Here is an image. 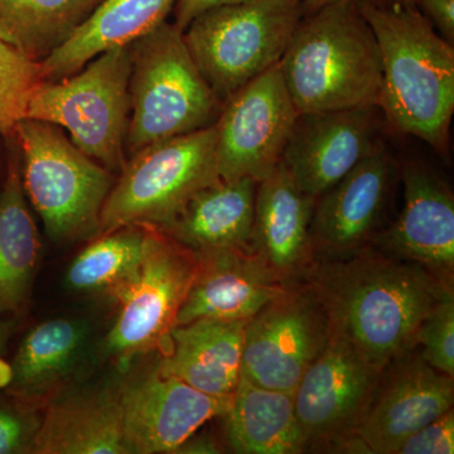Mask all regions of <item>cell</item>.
Returning a JSON list of instances; mask_svg holds the SVG:
<instances>
[{"label":"cell","instance_id":"cell-1","mask_svg":"<svg viewBox=\"0 0 454 454\" xmlns=\"http://www.w3.org/2000/svg\"><path fill=\"white\" fill-rule=\"evenodd\" d=\"M304 279L324 301L331 331L376 369L417 348L424 317L453 293V282L375 245L316 262Z\"/></svg>","mask_w":454,"mask_h":454},{"label":"cell","instance_id":"cell-2","mask_svg":"<svg viewBox=\"0 0 454 454\" xmlns=\"http://www.w3.org/2000/svg\"><path fill=\"white\" fill-rule=\"evenodd\" d=\"M380 50V107L387 129L423 140L450 157L454 114V44L413 0L389 8L358 2Z\"/></svg>","mask_w":454,"mask_h":454},{"label":"cell","instance_id":"cell-3","mask_svg":"<svg viewBox=\"0 0 454 454\" xmlns=\"http://www.w3.org/2000/svg\"><path fill=\"white\" fill-rule=\"evenodd\" d=\"M279 68L298 113L380 104V50L357 2L304 14Z\"/></svg>","mask_w":454,"mask_h":454},{"label":"cell","instance_id":"cell-4","mask_svg":"<svg viewBox=\"0 0 454 454\" xmlns=\"http://www.w3.org/2000/svg\"><path fill=\"white\" fill-rule=\"evenodd\" d=\"M130 46V121L127 155L216 124L223 103L200 73L173 22L160 23Z\"/></svg>","mask_w":454,"mask_h":454},{"label":"cell","instance_id":"cell-5","mask_svg":"<svg viewBox=\"0 0 454 454\" xmlns=\"http://www.w3.org/2000/svg\"><path fill=\"white\" fill-rule=\"evenodd\" d=\"M23 188L57 243L98 236L116 175L80 151L61 128L25 119L14 128Z\"/></svg>","mask_w":454,"mask_h":454},{"label":"cell","instance_id":"cell-6","mask_svg":"<svg viewBox=\"0 0 454 454\" xmlns=\"http://www.w3.org/2000/svg\"><path fill=\"white\" fill-rule=\"evenodd\" d=\"M130 68L129 44L104 51L77 73L38 83L26 119L65 129L80 151L118 176L128 160Z\"/></svg>","mask_w":454,"mask_h":454},{"label":"cell","instance_id":"cell-7","mask_svg":"<svg viewBox=\"0 0 454 454\" xmlns=\"http://www.w3.org/2000/svg\"><path fill=\"white\" fill-rule=\"evenodd\" d=\"M220 179L215 125L145 146L116 176L98 235L129 225L163 229L197 192Z\"/></svg>","mask_w":454,"mask_h":454},{"label":"cell","instance_id":"cell-8","mask_svg":"<svg viewBox=\"0 0 454 454\" xmlns=\"http://www.w3.org/2000/svg\"><path fill=\"white\" fill-rule=\"evenodd\" d=\"M303 16V0L219 5L191 20L184 41L200 73L225 104L247 82L279 64Z\"/></svg>","mask_w":454,"mask_h":454},{"label":"cell","instance_id":"cell-9","mask_svg":"<svg viewBox=\"0 0 454 454\" xmlns=\"http://www.w3.org/2000/svg\"><path fill=\"white\" fill-rule=\"evenodd\" d=\"M381 372L348 340L331 331L324 351L294 391L306 452H364L356 430L375 396Z\"/></svg>","mask_w":454,"mask_h":454},{"label":"cell","instance_id":"cell-10","mask_svg":"<svg viewBox=\"0 0 454 454\" xmlns=\"http://www.w3.org/2000/svg\"><path fill=\"white\" fill-rule=\"evenodd\" d=\"M197 269V254L154 227L139 268L113 292L119 310L104 342L106 354L127 361L163 348Z\"/></svg>","mask_w":454,"mask_h":454},{"label":"cell","instance_id":"cell-11","mask_svg":"<svg viewBox=\"0 0 454 454\" xmlns=\"http://www.w3.org/2000/svg\"><path fill=\"white\" fill-rule=\"evenodd\" d=\"M330 337V317L315 286L291 282L247 322L241 373L260 387L294 394Z\"/></svg>","mask_w":454,"mask_h":454},{"label":"cell","instance_id":"cell-12","mask_svg":"<svg viewBox=\"0 0 454 454\" xmlns=\"http://www.w3.org/2000/svg\"><path fill=\"white\" fill-rule=\"evenodd\" d=\"M298 114L279 64L236 91L215 124L220 178H267L282 163Z\"/></svg>","mask_w":454,"mask_h":454},{"label":"cell","instance_id":"cell-13","mask_svg":"<svg viewBox=\"0 0 454 454\" xmlns=\"http://www.w3.org/2000/svg\"><path fill=\"white\" fill-rule=\"evenodd\" d=\"M114 390L129 454L177 452L208 420L225 414L231 397L195 389L167 372L160 357L122 376Z\"/></svg>","mask_w":454,"mask_h":454},{"label":"cell","instance_id":"cell-14","mask_svg":"<svg viewBox=\"0 0 454 454\" xmlns=\"http://www.w3.org/2000/svg\"><path fill=\"white\" fill-rule=\"evenodd\" d=\"M399 181V160L387 146L317 197L309 227L315 262L342 258L372 245L389 225Z\"/></svg>","mask_w":454,"mask_h":454},{"label":"cell","instance_id":"cell-15","mask_svg":"<svg viewBox=\"0 0 454 454\" xmlns=\"http://www.w3.org/2000/svg\"><path fill=\"white\" fill-rule=\"evenodd\" d=\"M387 125L379 106L300 113L282 164L307 195L318 197L358 163L387 148Z\"/></svg>","mask_w":454,"mask_h":454},{"label":"cell","instance_id":"cell-16","mask_svg":"<svg viewBox=\"0 0 454 454\" xmlns=\"http://www.w3.org/2000/svg\"><path fill=\"white\" fill-rule=\"evenodd\" d=\"M453 403L454 378L430 366L414 348L382 370L356 437L369 453L395 454L408 435L453 409Z\"/></svg>","mask_w":454,"mask_h":454},{"label":"cell","instance_id":"cell-17","mask_svg":"<svg viewBox=\"0 0 454 454\" xmlns=\"http://www.w3.org/2000/svg\"><path fill=\"white\" fill-rule=\"evenodd\" d=\"M400 164L402 211L372 245L453 282L454 196L437 172L418 160Z\"/></svg>","mask_w":454,"mask_h":454},{"label":"cell","instance_id":"cell-18","mask_svg":"<svg viewBox=\"0 0 454 454\" xmlns=\"http://www.w3.org/2000/svg\"><path fill=\"white\" fill-rule=\"evenodd\" d=\"M199 269L177 316V325L197 319L249 321L286 291V282L249 249L199 254Z\"/></svg>","mask_w":454,"mask_h":454},{"label":"cell","instance_id":"cell-19","mask_svg":"<svg viewBox=\"0 0 454 454\" xmlns=\"http://www.w3.org/2000/svg\"><path fill=\"white\" fill-rule=\"evenodd\" d=\"M316 197L295 184L282 163L258 182L250 252L286 282L301 280L315 264L309 227Z\"/></svg>","mask_w":454,"mask_h":454},{"label":"cell","instance_id":"cell-20","mask_svg":"<svg viewBox=\"0 0 454 454\" xmlns=\"http://www.w3.org/2000/svg\"><path fill=\"white\" fill-rule=\"evenodd\" d=\"M31 453L129 454L114 387H74L51 400Z\"/></svg>","mask_w":454,"mask_h":454},{"label":"cell","instance_id":"cell-21","mask_svg":"<svg viewBox=\"0 0 454 454\" xmlns=\"http://www.w3.org/2000/svg\"><path fill=\"white\" fill-rule=\"evenodd\" d=\"M247 322L205 318L176 325L160 364L202 393L230 397L240 380Z\"/></svg>","mask_w":454,"mask_h":454},{"label":"cell","instance_id":"cell-22","mask_svg":"<svg viewBox=\"0 0 454 454\" xmlns=\"http://www.w3.org/2000/svg\"><path fill=\"white\" fill-rule=\"evenodd\" d=\"M258 182L252 178L203 188L168 225L160 229L199 255L221 249H249Z\"/></svg>","mask_w":454,"mask_h":454},{"label":"cell","instance_id":"cell-23","mask_svg":"<svg viewBox=\"0 0 454 454\" xmlns=\"http://www.w3.org/2000/svg\"><path fill=\"white\" fill-rule=\"evenodd\" d=\"M178 0H104L64 44L42 59L43 82H57L82 70L113 47L127 46L166 22Z\"/></svg>","mask_w":454,"mask_h":454},{"label":"cell","instance_id":"cell-24","mask_svg":"<svg viewBox=\"0 0 454 454\" xmlns=\"http://www.w3.org/2000/svg\"><path fill=\"white\" fill-rule=\"evenodd\" d=\"M7 173L0 191V315L17 312L31 294L41 255L20 169V149L14 131L5 134Z\"/></svg>","mask_w":454,"mask_h":454},{"label":"cell","instance_id":"cell-25","mask_svg":"<svg viewBox=\"0 0 454 454\" xmlns=\"http://www.w3.org/2000/svg\"><path fill=\"white\" fill-rule=\"evenodd\" d=\"M223 418L226 443L232 452L306 453L293 393L260 387L241 373Z\"/></svg>","mask_w":454,"mask_h":454},{"label":"cell","instance_id":"cell-26","mask_svg":"<svg viewBox=\"0 0 454 454\" xmlns=\"http://www.w3.org/2000/svg\"><path fill=\"white\" fill-rule=\"evenodd\" d=\"M89 339V325L79 319L53 318L35 325L12 363L9 391L31 402L49 395L76 372Z\"/></svg>","mask_w":454,"mask_h":454},{"label":"cell","instance_id":"cell-27","mask_svg":"<svg viewBox=\"0 0 454 454\" xmlns=\"http://www.w3.org/2000/svg\"><path fill=\"white\" fill-rule=\"evenodd\" d=\"M104 0H0V37L42 61L64 44Z\"/></svg>","mask_w":454,"mask_h":454},{"label":"cell","instance_id":"cell-28","mask_svg":"<svg viewBox=\"0 0 454 454\" xmlns=\"http://www.w3.org/2000/svg\"><path fill=\"white\" fill-rule=\"evenodd\" d=\"M153 231V226L129 225L97 236L68 268V288L80 293H113L136 273Z\"/></svg>","mask_w":454,"mask_h":454},{"label":"cell","instance_id":"cell-29","mask_svg":"<svg viewBox=\"0 0 454 454\" xmlns=\"http://www.w3.org/2000/svg\"><path fill=\"white\" fill-rule=\"evenodd\" d=\"M417 348L430 366L454 378V292L424 317Z\"/></svg>","mask_w":454,"mask_h":454},{"label":"cell","instance_id":"cell-30","mask_svg":"<svg viewBox=\"0 0 454 454\" xmlns=\"http://www.w3.org/2000/svg\"><path fill=\"white\" fill-rule=\"evenodd\" d=\"M40 424L33 409L0 397V454L31 453Z\"/></svg>","mask_w":454,"mask_h":454},{"label":"cell","instance_id":"cell-31","mask_svg":"<svg viewBox=\"0 0 454 454\" xmlns=\"http://www.w3.org/2000/svg\"><path fill=\"white\" fill-rule=\"evenodd\" d=\"M42 79V68L31 73L0 77V134L12 133L25 121L32 92Z\"/></svg>","mask_w":454,"mask_h":454},{"label":"cell","instance_id":"cell-32","mask_svg":"<svg viewBox=\"0 0 454 454\" xmlns=\"http://www.w3.org/2000/svg\"><path fill=\"white\" fill-rule=\"evenodd\" d=\"M454 411H446L408 435L395 454H453Z\"/></svg>","mask_w":454,"mask_h":454},{"label":"cell","instance_id":"cell-33","mask_svg":"<svg viewBox=\"0 0 454 454\" xmlns=\"http://www.w3.org/2000/svg\"><path fill=\"white\" fill-rule=\"evenodd\" d=\"M435 32L454 44V0H413Z\"/></svg>","mask_w":454,"mask_h":454},{"label":"cell","instance_id":"cell-34","mask_svg":"<svg viewBox=\"0 0 454 454\" xmlns=\"http://www.w3.org/2000/svg\"><path fill=\"white\" fill-rule=\"evenodd\" d=\"M40 67V61L29 59L16 47L0 38V77L31 73Z\"/></svg>","mask_w":454,"mask_h":454},{"label":"cell","instance_id":"cell-35","mask_svg":"<svg viewBox=\"0 0 454 454\" xmlns=\"http://www.w3.org/2000/svg\"><path fill=\"white\" fill-rule=\"evenodd\" d=\"M244 2H252V0H178L172 12L173 17H175L173 23L179 29L184 31L193 18L201 14L202 12L207 11V9Z\"/></svg>","mask_w":454,"mask_h":454},{"label":"cell","instance_id":"cell-36","mask_svg":"<svg viewBox=\"0 0 454 454\" xmlns=\"http://www.w3.org/2000/svg\"><path fill=\"white\" fill-rule=\"evenodd\" d=\"M221 452H223V450H221V447L219 443H217L216 439L207 434V433L197 434L196 432L195 434L191 435L186 442H184V443L179 446L176 453L216 454Z\"/></svg>","mask_w":454,"mask_h":454},{"label":"cell","instance_id":"cell-37","mask_svg":"<svg viewBox=\"0 0 454 454\" xmlns=\"http://www.w3.org/2000/svg\"><path fill=\"white\" fill-rule=\"evenodd\" d=\"M336 2H363L379 8H389L394 7V5L404 4V3L411 2V0H303L304 14Z\"/></svg>","mask_w":454,"mask_h":454},{"label":"cell","instance_id":"cell-38","mask_svg":"<svg viewBox=\"0 0 454 454\" xmlns=\"http://www.w3.org/2000/svg\"><path fill=\"white\" fill-rule=\"evenodd\" d=\"M14 324L12 321H3L0 319V352L7 346L9 337L13 331Z\"/></svg>","mask_w":454,"mask_h":454},{"label":"cell","instance_id":"cell-39","mask_svg":"<svg viewBox=\"0 0 454 454\" xmlns=\"http://www.w3.org/2000/svg\"><path fill=\"white\" fill-rule=\"evenodd\" d=\"M0 38H2V37H0Z\"/></svg>","mask_w":454,"mask_h":454}]
</instances>
